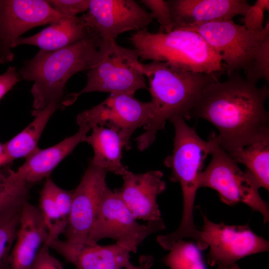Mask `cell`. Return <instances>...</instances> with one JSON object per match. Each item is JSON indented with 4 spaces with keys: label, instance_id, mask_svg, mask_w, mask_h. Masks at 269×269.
<instances>
[{
    "label": "cell",
    "instance_id": "1",
    "mask_svg": "<svg viewBox=\"0 0 269 269\" xmlns=\"http://www.w3.org/2000/svg\"><path fill=\"white\" fill-rule=\"evenodd\" d=\"M269 96L267 84L259 87L236 72L224 81L207 84L188 119H203L212 124L219 132V145L230 153L269 131L265 107Z\"/></svg>",
    "mask_w": 269,
    "mask_h": 269
},
{
    "label": "cell",
    "instance_id": "2",
    "mask_svg": "<svg viewBox=\"0 0 269 269\" xmlns=\"http://www.w3.org/2000/svg\"><path fill=\"white\" fill-rule=\"evenodd\" d=\"M140 66L148 80L151 97L150 118L145 132L135 139L137 148L142 151L153 142L167 120L175 116L188 119L203 89L218 78L217 74L187 71L165 62L151 61Z\"/></svg>",
    "mask_w": 269,
    "mask_h": 269
},
{
    "label": "cell",
    "instance_id": "3",
    "mask_svg": "<svg viewBox=\"0 0 269 269\" xmlns=\"http://www.w3.org/2000/svg\"><path fill=\"white\" fill-rule=\"evenodd\" d=\"M101 39L95 33L69 46L54 51L40 50L32 59L24 61L18 71L22 79L34 82L32 112L51 103L60 104L64 88L75 74L88 70L100 59Z\"/></svg>",
    "mask_w": 269,
    "mask_h": 269
},
{
    "label": "cell",
    "instance_id": "4",
    "mask_svg": "<svg viewBox=\"0 0 269 269\" xmlns=\"http://www.w3.org/2000/svg\"><path fill=\"white\" fill-rule=\"evenodd\" d=\"M181 116H175L169 121L174 128L173 149L164 161L171 169L170 179L179 182L183 196V213L180 224L172 232L176 240L190 238L199 239L200 231L194 222L193 211L198 178L202 172L205 160L218 142L216 135L212 134L208 140L201 138L194 128L189 127Z\"/></svg>",
    "mask_w": 269,
    "mask_h": 269
},
{
    "label": "cell",
    "instance_id": "5",
    "mask_svg": "<svg viewBox=\"0 0 269 269\" xmlns=\"http://www.w3.org/2000/svg\"><path fill=\"white\" fill-rule=\"evenodd\" d=\"M139 58L168 63L183 70L219 74L225 69L220 55L198 33L180 28L169 33L135 31L129 38Z\"/></svg>",
    "mask_w": 269,
    "mask_h": 269
},
{
    "label": "cell",
    "instance_id": "6",
    "mask_svg": "<svg viewBox=\"0 0 269 269\" xmlns=\"http://www.w3.org/2000/svg\"><path fill=\"white\" fill-rule=\"evenodd\" d=\"M99 60L88 70L86 86L80 92L68 95L62 100L60 107L72 105L80 95L86 93H124L134 95L139 90L148 89L139 56L134 49L123 47L116 40H101Z\"/></svg>",
    "mask_w": 269,
    "mask_h": 269
},
{
    "label": "cell",
    "instance_id": "7",
    "mask_svg": "<svg viewBox=\"0 0 269 269\" xmlns=\"http://www.w3.org/2000/svg\"><path fill=\"white\" fill-rule=\"evenodd\" d=\"M200 34L221 57L227 75L243 71L247 77L265 42L269 39V22L261 32L251 31L233 20H219L177 27Z\"/></svg>",
    "mask_w": 269,
    "mask_h": 269
},
{
    "label": "cell",
    "instance_id": "8",
    "mask_svg": "<svg viewBox=\"0 0 269 269\" xmlns=\"http://www.w3.org/2000/svg\"><path fill=\"white\" fill-rule=\"evenodd\" d=\"M210 154V163L199 176V188L208 187L216 190L221 201L230 206L243 203L260 212L265 223L268 222L269 205L260 196L261 187L254 177L247 170L242 171L218 142Z\"/></svg>",
    "mask_w": 269,
    "mask_h": 269
},
{
    "label": "cell",
    "instance_id": "9",
    "mask_svg": "<svg viewBox=\"0 0 269 269\" xmlns=\"http://www.w3.org/2000/svg\"><path fill=\"white\" fill-rule=\"evenodd\" d=\"M165 228L162 219L147 222L146 225L138 224L117 193L107 187L90 233L88 244L111 238L130 253H136L138 246L147 236Z\"/></svg>",
    "mask_w": 269,
    "mask_h": 269
},
{
    "label": "cell",
    "instance_id": "10",
    "mask_svg": "<svg viewBox=\"0 0 269 269\" xmlns=\"http://www.w3.org/2000/svg\"><path fill=\"white\" fill-rule=\"evenodd\" d=\"M202 214V237L210 247L207 256L210 266L217 269H240L237 264L239 260L269 251V242L254 233L248 224H216Z\"/></svg>",
    "mask_w": 269,
    "mask_h": 269
},
{
    "label": "cell",
    "instance_id": "11",
    "mask_svg": "<svg viewBox=\"0 0 269 269\" xmlns=\"http://www.w3.org/2000/svg\"><path fill=\"white\" fill-rule=\"evenodd\" d=\"M149 102H143L134 95L124 93L110 94L103 102L83 111L77 117L78 126L90 129L94 126L107 127L120 135L126 149L131 148L130 138L134 132L149 121Z\"/></svg>",
    "mask_w": 269,
    "mask_h": 269
},
{
    "label": "cell",
    "instance_id": "12",
    "mask_svg": "<svg viewBox=\"0 0 269 269\" xmlns=\"http://www.w3.org/2000/svg\"><path fill=\"white\" fill-rule=\"evenodd\" d=\"M80 17L89 32L102 41L116 40L126 31L146 29L154 19L134 0H90L87 12Z\"/></svg>",
    "mask_w": 269,
    "mask_h": 269
},
{
    "label": "cell",
    "instance_id": "13",
    "mask_svg": "<svg viewBox=\"0 0 269 269\" xmlns=\"http://www.w3.org/2000/svg\"><path fill=\"white\" fill-rule=\"evenodd\" d=\"M63 17L47 0H0V63L13 60L12 45L24 32Z\"/></svg>",
    "mask_w": 269,
    "mask_h": 269
},
{
    "label": "cell",
    "instance_id": "14",
    "mask_svg": "<svg viewBox=\"0 0 269 269\" xmlns=\"http://www.w3.org/2000/svg\"><path fill=\"white\" fill-rule=\"evenodd\" d=\"M107 173L91 163L85 171L72 193L70 217L64 232L67 241L88 243L102 196L108 187L106 182Z\"/></svg>",
    "mask_w": 269,
    "mask_h": 269
},
{
    "label": "cell",
    "instance_id": "15",
    "mask_svg": "<svg viewBox=\"0 0 269 269\" xmlns=\"http://www.w3.org/2000/svg\"><path fill=\"white\" fill-rule=\"evenodd\" d=\"M163 176L159 170L142 173L129 171L123 176L122 187L114 190L136 220L149 222L162 219L156 199L166 188Z\"/></svg>",
    "mask_w": 269,
    "mask_h": 269
},
{
    "label": "cell",
    "instance_id": "16",
    "mask_svg": "<svg viewBox=\"0 0 269 269\" xmlns=\"http://www.w3.org/2000/svg\"><path fill=\"white\" fill-rule=\"evenodd\" d=\"M175 27L219 20H233L244 15L251 5L246 0H166Z\"/></svg>",
    "mask_w": 269,
    "mask_h": 269
},
{
    "label": "cell",
    "instance_id": "17",
    "mask_svg": "<svg viewBox=\"0 0 269 269\" xmlns=\"http://www.w3.org/2000/svg\"><path fill=\"white\" fill-rule=\"evenodd\" d=\"M49 247L74 265L75 269H119L130 262V252L117 244L101 246L58 239Z\"/></svg>",
    "mask_w": 269,
    "mask_h": 269
},
{
    "label": "cell",
    "instance_id": "18",
    "mask_svg": "<svg viewBox=\"0 0 269 269\" xmlns=\"http://www.w3.org/2000/svg\"><path fill=\"white\" fill-rule=\"evenodd\" d=\"M48 237V230L39 210L26 202L21 209L16 239L10 254V269H31Z\"/></svg>",
    "mask_w": 269,
    "mask_h": 269
},
{
    "label": "cell",
    "instance_id": "19",
    "mask_svg": "<svg viewBox=\"0 0 269 269\" xmlns=\"http://www.w3.org/2000/svg\"><path fill=\"white\" fill-rule=\"evenodd\" d=\"M78 131L59 143L48 148L38 149L27 156L24 163L16 171L15 177L31 185L49 177L60 162L70 154L80 142L85 141L91 129L79 126Z\"/></svg>",
    "mask_w": 269,
    "mask_h": 269
},
{
    "label": "cell",
    "instance_id": "20",
    "mask_svg": "<svg viewBox=\"0 0 269 269\" xmlns=\"http://www.w3.org/2000/svg\"><path fill=\"white\" fill-rule=\"evenodd\" d=\"M90 33L80 16H64L34 35L20 37L12 47L28 44L38 47L40 50L54 51L74 44Z\"/></svg>",
    "mask_w": 269,
    "mask_h": 269
},
{
    "label": "cell",
    "instance_id": "21",
    "mask_svg": "<svg viewBox=\"0 0 269 269\" xmlns=\"http://www.w3.org/2000/svg\"><path fill=\"white\" fill-rule=\"evenodd\" d=\"M91 135L85 142L93 148L94 156L90 163L122 177L129 170L122 163L124 144L115 131L104 127L93 126Z\"/></svg>",
    "mask_w": 269,
    "mask_h": 269
},
{
    "label": "cell",
    "instance_id": "22",
    "mask_svg": "<svg viewBox=\"0 0 269 269\" xmlns=\"http://www.w3.org/2000/svg\"><path fill=\"white\" fill-rule=\"evenodd\" d=\"M60 107L59 104L51 103L45 108L32 112L34 119L24 129L3 144L9 162L15 159L25 157L38 149L40 136L50 117Z\"/></svg>",
    "mask_w": 269,
    "mask_h": 269
},
{
    "label": "cell",
    "instance_id": "23",
    "mask_svg": "<svg viewBox=\"0 0 269 269\" xmlns=\"http://www.w3.org/2000/svg\"><path fill=\"white\" fill-rule=\"evenodd\" d=\"M241 163L256 179L260 187L269 190V131L249 144L227 153Z\"/></svg>",
    "mask_w": 269,
    "mask_h": 269
},
{
    "label": "cell",
    "instance_id": "24",
    "mask_svg": "<svg viewBox=\"0 0 269 269\" xmlns=\"http://www.w3.org/2000/svg\"><path fill=\"white\" fill-rule=\"evenodd\" d=\"M31 185L17 179L10 165L0 168V217L23 206Z\"/></svg>",
    "mask_w": 269,
    "mask_h": 269
},
{
    "label": "cell",
    "instance_id": "25",
    "mask_svg": "<svg viewBox=\"0 0 269 269\" xmlns=\"http://www.w3.org/2000/svg\"><path fill=\"white\" fill-rule=\"evenodd\" d=\"M46 179L40 193L38 209L48 230V237L45 245L49 246L51 242L58 239L61 234L64 233L68 221L63 216L55 200L53 192L54 182L49 177Z\"/></svg>",
    "mask_w": 269,
    "mask_h": 269
},
{
    "label": "cell",
    "instance_id": "26",
    "mask_svg": "<svg viewBox=\"0 0 269 269\" xmlns=\"http://www.w3.org/2000/svg\"><path fill=\"white\" fill-rule=\"evenodd\" d=\"M169 251L164 263L170 269H206L195 243L181 240Z\"/></svg>",
    "mask_w": 269,
    "mask_h": 269
},
{
    "label": "cell",
    "instance_id": "27",
    "mask_svg": "<svg viewBox=\"0 0 269 269\" xmlns=\"http://www.w3.org/2000/svg\"><path fill=\"white\" fill-rule=\"evenodd\" d=\"M22 208L0 217V269H10L9 257L16 239Z\"/></svg>",
    "mask_w": 269,
    "mask_h": 269
},
{
    "label": "cell",
    "instance_id": "28",
    "mask_svg": "<svg viewBox=\"0 0 269 269\" xmlns=\"http://www.w3.org/2000/svg\"><path fill=\"white\" fill-rule=\"evenodd\" d=\"M140 1L151 11L154 18L159 22L160 31L169 33L174 29L175 25L166 0H141Z\"/></svg>",
    "mask_w": 269,
    "mask_h": 269
},
{
    "label": "cell",
    "instance_id": "29",
    "mask_svg": "<svg viewBox=\"0 0 269 269\" xmlns=\"http://www.w3.org/2000/svg\"><path fill=\"white\" fill-rule=\"evenodd\" d=\"M266 11H269V0H257L244 15L243 25L253 31H262L265 27L263 22Z\"/></svg>",
    "mask_w": 269,
    "mask_h": 269
},
{
    "label": "cell",
    "instance_id": "30",
    "mask_svg": "<svg viewBox=\"0 0 269 269\" xmlns=\"http://www.w3.org/2000/svg\"><path fill=\"white\" fill-rule=\"evenodd\" d=\"M47 1L61 15L73 17L88 10L90 0H48Z\"/></svg>",
    "mask_w": 269,
    "mask_h": 269
},
{
    "label": "cell",
    "instance_id": "31",
    "mask_svg": "<svg viewBox=\"0 0 269 269\" xmlns=\"http://www.w3.org/2000/svg\"><path fill=\"white\" fill-rule=\"evenodd\" d=\"M49 248L45 244L42 246L31 269H64L61 262L50 254Z\"/></svg>",
    "mask_w": 269,
    "mask_h": 269
},
{
    "label": "cell",
    "instance_id": "32",
    "mask_svg": "<svg viewBox=\"0 0 269 269\" xmlns=\"http://www.w3.org/2000/svg\"><path fill=\"white\" fill-rule=\"evenodd\" d=\"M16 68L10 66L0 75V100L20 80Z\"/></svg>",
    "mask_w": 269,
    "mask_h": 269
},
{
    "label": "cell",
    "instance_id": "33",
    "mask_svg": "<svg viewBox=\"0 0 269 269\" xmlns=\"http://www.w3.org/2000/svg\"><path fill=\"white\" fill-rule=\"evenodd\" d=\"M153 258L151 256H141L139 260V264L133 265L131 262L119 269H149L152 265Z\"/></svg>",
    "mask_w": 269,
    "mask_h": 269
},
{
    "label": "cell",
    "instance_id": "34",
    "mask_svg": "<svg viewBox=\"0 0 269 269\" xmlns=\"http://www.w3.org/2000/svg\"><path fill=\"white\" fill-rule=\"evenodd\" d=\"M3 144L0 143V168L10 165Z\"/></svg>",
    "mask_w": 269,
    "mask_h": 269
}]
</instances>
